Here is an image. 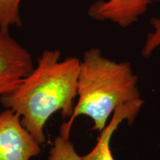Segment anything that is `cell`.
Returning <instances> with one entry per match:
<instances>
[{"mask_svg": "<svg viewBox=\"0 0 160 160\" xmlns=\"http://www.w3.org/2000/svg\"><path fill=\"white\" fill-rule=\"evenodd\" d=\"M80 59H61L58 50H45L37 65L14 89L0 96L6 109L17 113L22 124L38 143L45 142V126L50 117L61 112L71 117L77 98Z\"/></svg>", "mask_w": 160, "mask_h": 160, "instance_id": "6da1fadb", "label": "cell"}, {"mask_svg": "<svg viewBox=\"0 0 160 160\" xmlns=\"http://www.w3.org/2000/svg\"><path fill=\"white\" fill-rule=\"evenodd\" d=\"M77 97L71 117L60 128L59 134L68 138L79 116L89 117L93 122L92 130L102 132L110 116L120 108L143 102L131 63L109 59L97 48L86 51L80 60Z\"/></svg>", "mask_w": 160, "mask_h": 160, "instance_id": "7a4b0ae2", "label": "cell"}, {"mask_svg": "<svg viewBox=\"0 0 160 160\" xmlns=\"http://www.w3.org/2000/svg\"><path fill=\"white\" fill-rule=\"evenodd\" d=\"M142 102L123 106L113 113V119L101 132L95 147L87 154L80 156L70 138L59 135L53 142L47 160H115L110 148L111 137L125 120L131 123L141 108Z\"/></svg>", "mask_w": 160, "mask_h": 160, "instance_id": "3957f363", "label": "cell"}, {"mask_svg": "<svg viewBox=\"0 0 160 160\" xmlns=\"http://www.w3.org/2000/svg\"><path fill=\"white\" fill-rule=\"evenodd\" d=\"M41 151L17 113L10 109L0 113V160H31Z\"/></svg>", "mask_w": 160, "mask_h": 160, "instance_id": "277c9868", "label": "cell"}, {"mask_svg": "<svg viewBox=\"0 0 160 160\" xmlns=\"http://www.w3.org/2000/svg\"><path fill=\"white\" fill-rule=\"evenodd\" d=\"M155 0H98L90 6L88 14L97 21H110L119 27H129L145 14Z\"/></svg>", "mask_w": 160, "mask_h": 160, "instance_id": "5b68a950", "label": "cell"}, {"mask_svg": "<svg viewBox=\"0 0 160 160\" xmlns=\"http://www.w3.org/2000/svg\"><path fill=\"white\" fill-rule=\"evenodd\" d=\"M31 53L10 35L0 29V81L20 80L33 71Z\"/></svg>", "mask_w": 160, "mask_h": 160, "instance_id": "8992f818", "label": "cell"}, {"mask_svg": "<svg viewBox=\"0 0 160 160\" xmlns=\"http://www.w3.org/2000/svg\"><path fill=\"white\" fill-rule=\"evenodd\" d=\"M22 0H0V29L8 31L11 26H21L19 7Z\"/></svg>", "mask_w": 160, "mask_h": 160, "instance_id": "52a82bcc", "label": "cell"}, {"mask_svg": "<svg viewBox=\"0 0 160 160\" xmlns=\"http://www.w3.org/2000/svg\"><path fill=\"white\" fill-rule=\"evenodd\" d=\"M151 23L153 27V31L147 35L142 51V54L145 57H150L153 52L160 46V17L153 18Z\"/></svg>", "mask_w": 160, "mask_h": 160, "instance_id": "ba28073f", "label": "cell"}, {"mask_svg": "<svg viewBox=\"0 0 160 160\" xmlns=\"http://www.w3.org/2000/svg\"><path fill=\"white\" fill-rule=\"evenodd\" d=\"M22 79L13 80V81H0V96L14 89L20 83Z\"/></svg>", "mask_w": 160, "mask_h": 160, "instance_id": "9c48e42d", "label": "cell"}, {"mask_svg": "<svg viewBox=\"0 0 160 160\" xmlns=\"http://www.w3.org/2000/svg\"><path fill=\"white\" fill-rule=\"evenodd\" d=\"M157 1H159V2H160V0H157Z\"/></svg>", "mask_w": 160, "mask_h": 160, "instance_id": "30bf717a", "label": "cell"}]
</instances>
